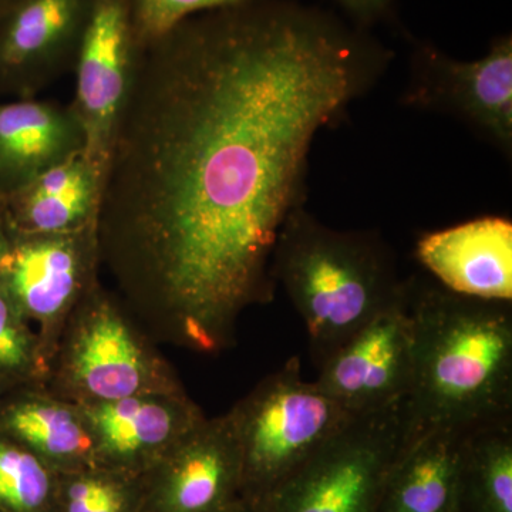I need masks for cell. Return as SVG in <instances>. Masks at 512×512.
<instances>
[{
  "mask_svg": "<svg viewBox=\"0 0 512 512\" xmlns=\"http://www.w3.org/2000/svg\"><path fill=\"white\" fill-rule=\"evenodd\" d=\"M322 10L256 0L200 13L141 49L96 220L99 266L168 342L220 353L272 301V256L303 205L316 134L382 67Z\"/></svg>",
  "mask_w": 512,
  "mask_h": 512,
  "instance_id": "obj_1",
  "label": "cell"
},
{
  "mask_svg": "<svg viewBox=\"0 0 512 512\" xmlns=\"http://www.w3.org/2000/svg\"><path fill=\"white\" fill-rule=\"evenodd\" d=\"M412 436L467 431L512 417L511 302L483 301L410 282Z\"/></svg>",
  "mask_w": 512,
  "mask_h": 512,
  "instance_id": "obj_2",
  "label": "cell"
},
{
  "mask_svg": "<svg viewBox=\"0 0 512 512\" xmlns=\"http://www.w3.org/2000/svg\"><path fill=\"white\" fill-rule=\"evenodd\" d=\"M272 276L305 322L318 367L409 291L379 238L326 227L303 205L282 225Z\"/></svg>",
  "mask_w": 512,
  "mask_h": 512,
  "instance_id": "obj_3",
  "label": "cell"
},
{
  "mask_svg": "<svg viewBox=\"0 0 512 512\" xmlns=\"http://www.w3.org/2000/svg\"><path fill=\"white\" fill-rule=\"evenodd\" d=\"M356 414L302 379L298 357L228 413L241 454L242 503L252 512Z\"/></svg>",
  "mask_w": 512,
  "mask_h": 512,
  "instance_id": "obj_4",
  "label": "cell"
},
{
  "mask_svg": "<svg viewBox=\"0 0 512 512\" xmlns=\"http://www.w3.org/2000/svg\"><path fill=\"white\" fill-rule=\"evenodd\" d=\"M62 336L52 353L56 372L50 373L56 380L50 394L59 399L87 404L184 390L119 299L99 282L76 306Z\"/></svg>",
  "mask_w": 512,
  "mask_h": 512,
  "instance_id": "obj_5",
  "label": "cell"
},
{
  "mask_svg": "<svg viewBox=\"0 0 512 512\" xmlns=\"http://www.w3.org/2000/svg\"><path fill=\"white\" fill-rule=\"evenodd\" d=\"M410 437L406 399L356 414L252 512H377Z\"/></svg>",
  "mask_w": 512,
  "mask_h": 512,
  "instance_id": "obj_6",
  "label": "cell"
},
{
  "mask_svg": "<svg viewBox=\"0 0 512 512\" xmlns=\"http://www.w3.org/2000/svg\"><path fill=\"white\" fill-rule=\"evenodd\" d=\"M96 225L66 234H13L0 286L23 318L39 326L52 359L60 333L76 306L97 284Z\"/></svg>",
  "mask_w": 512,
  "mask_h": 512,
  "instance_id": "obj_7",
  "label": "cell"
},
{
  "mask_svg": "<svg viewBox=\"0 0 512 512\" xmlns=\"http://www.w3.org/2000/svg\"><path fill=\"white\" fill-rule=\"evenodd\" d=\"M141 49L131 0H94L73 70L76 96L72 106L86 134L84 154L103 180Z\"/></svg>",
  "mask_w": 512,
  "mask_h": 512,
  "instance_id": "obj_8",
  "label": "cell"
},
{
  "mask_svg": "<svg viewBox=\"0 0 512 512\" xmlns=\"http://www.w3.org/2000/svg\"><path fill=\"white\" fill-rule=\"evenodd\" d=\"M94 0H10L0 8V101L32 99L73 72Z\"/></svg>",
  "mask_w": 512,
  "mask_h": 512,
  "instance_id": "obj_9",
  "label": "cell"
},
{
  "mask_svg": "<svg viewBox=\"0 0 512 512\" xmlns=\"http://www.w3.org/2000/svg\"><path fill=\"white\" fill-rule=\"evenodd\" d=\"M409 291L319 366L316 386L352 414L386 409L409 394L413 322Z\"/></svg>",
  "mask_w": 512,
  "mask_h": 512,
  "instance_id": "obj_10",
  "label": "cell"
},
{
  "mask_svg": "<svg viewBox=\"0 0 512 512\" xmlns=\"http://www.w3.org/2000/svg\"><path fill=\"white\" fill-rule=\"evenodd\" d=\"M407 103L456 114L505 154L512 148V39L495 40L487 55L458 62L430 47L414 55Z\"/></svg>",
  "mask_w": 512,
  "mask_h": 512,
  "instance_id": "obj_11",
  "label": "cell"
},
{
  "mask_svg": "<svg viewBox=\"0 0 512 512\" xmlns=\"http://www.w3.org/2000/svg\"><path fill=\"white\" fill-rule=\"evenodd\" d=\"M417 258L447 291L512 301V222L483 217L431 232L417 244Z\"/></svg>",
  "mask_w": 512,
  "mask_h": 512,
  "instance_id": "obj_12",
  "label": "cell"
},
{
  "mask_svg": "<svg viewBox=\"0 0 512 512\" xmlns=\"http://www.w3.org/2000/svg\"><path fill=\"white\" fill-rule=\"evenodd\" d=\"M165 463V511L245 512L241 454L228 414L201 421Z\"/></svg>",
  "mask_w": 512,
  "mask_h": 512,
  "instance_id": "obj_13",
  "label": "cell"
},
{
  "mask_svg": "<svg viewBox=\"0 0 512 512\" xmlns=\"http://www.w3.org/2000/svg\"><path fill=\"white\" fill-rule=\"evenodd\" d=\"M77 406L92 429L97 458L111 463L165 456L205 420L184 390Z\"/></svg>",
  "mask_w": 512,
  "mask_h": 512,
  "instance_id": "obj_14",
  "label": "cell"
},
{
  "mask_svg": "<svg viewBox=\"0 0 512 512\" xmlns=\"http://www.w3.org/2000/svg\"><path fill=\"white\" fill-rule=\"evenodd\" d=\"M84 150L86 134L72 103L0 101V200Z\"/></svg>",
  "mask_w": 512,
  "mask_h": 512,
  "instance_id": "obj_15",
  "label": "cell"
},
{
  "mask_svg": "<svg viewBox=\"0 0 512 512\" xmlns=\"http://www.w3.org/2000/svg\"><path fill=\"white\" fill-rule=\"evenodd\" d=\"M101 187L103 178L80 153L0 201L13 234H66L96 225Z\"/></svg>",
  "mask_w": 512,
  "mask_h": 512,
  "instance_id": "obj_16",
  "label": "cell"
},
{
  "mask_svg": "<svg viewBox=\"0 0 512 512\" xmlns=\"http://www.w3.org/2000/svg\"><path fill=\"white\" fill-rule=\"evenodd\" d=\"M466 433L430 430L407 441L377 512H458Z\"/></svg>",
  "mask_w": 512,
  "mask_h": 512,
  "instance_id": "obj_17",
  "label": "cell"
},
{
  "mask_svg": "<svg viewBox=\"0 0 512 512\" xmlns=\"http://www.w3.org/2000/svg\"><path fill=\"white\" fill-rule=\"evenodd\" d=\"M0 431L45 463L97 458L96 440L77 404L49 392L26 393L0 412Z\"/></svg>",
  "mask_w": 512,
  "mask_h": 512,
  "instance_id": "obj_18",
  "label": "cell"
},
{
  "mask_svg": "<svg viewBox=\"0 0 512 512\" xmlns=\"http://www.w3.org/2000/svg\"><path fill=\"white\" fill-rule=\"evenodd\" d=\"M458 512H512V417L467 431Z\"/></svg>",
  "mask_w": 512,
  "mask_h": 512,
  "instance_id": "obj_19",
  "label": "cell"
},
{
  "mask_svg": "<svg viewBox=\"0 0 512 512\" xmlns=\"http://www.w3.org/2000/svg\"><path fill=\"white\" fill-rule=\"evenodd\" d=\"M49 466L0 431V507L9 512H40L52 497Z\"/></svg>",
  "mask_w": 512,
  "mask_h": 512,
  "instance_id": "obj_20",
  "label": "cell"
},
{
  "mask_svg": "<svg viewBox=\"0 0 512 512\" xmlns=\"http://www.w3.org/2000/svg\"><path fill=\"white\" fill-rule=\"evenodd\" d=\"M49 367L39 336L0 286V380L39 382L47 379Z\"/></svg>",
  "mask_w": 512,
  "mask_h": 512,
  "instance_id": "obj_21",
  "label": "cell"
},
{
  "mask_svg": "<svg viewBox=\"0 0 512 512\" xmlns=\"http://www.w3.org/2000/svg\"><path fill=\"white\" fill-rule=\"evenodd\" d=\"M251 2L256 0H131L138 45H148L191 16Z\"/></svg>",
  "mask_w": 512,
  "mask_h": 512,
  "instance_id": "obj_22",
  "label": "cell"
},
{
  "mask_svg": "<svg viewBox=\"0 0 512 512\" xmlns=\"http://www.w3.org/2000/svg\"><path fill=\"white\" fill-rule=\"evenodd\" d=\"M126 507V491L109 477L80 476L67 485L64 512H124Z\"/></svg>",
  "mask_w": 512,
  "mask_h": 512,
  "instance_id": "obj_23",
  "label": "cell"
},
{
  "mask_svg": "<svg viewBox=\"0 0 512 512\" xmlns=\"http://www.w3.org/2000/svg\"><path fill=\"white\" fill-rule=\"evenodd\" d=\"M346 12L360 23L380 19L390 9L393 0H335Z\"/></svg>",
  "mask_w": 512,
  "mask_h": 512,
  "instance_id": "obj_24",
  "label": "cell"
},
{
  "mask_svg": "<svg viewBox=\"0 0 512 512\" xmlns=\"http://www.w3.org/2000/svg\"><path fill=\"white\" fill-rule=\"evenodd\" d=\"M10 242H12V231H10L8 220H6L2 201H0V272H2L3 262H5L6 254H8Z\"/></svg>",
  "mask_w": 512,
  "mask_h": 512,
  "instance_id": "obj_25",
  "label": "cell"
},
{
  "mask_svg": "<svg viewBox=\"0 0 512 512\" xmlns=\"http://www.w3.org/2000/svg\"><path fill=\"white\" fill-rule=\"evenodd\" d=\"M10 0H0V8H3V6L8 5Z\"/></svg>",
  "mask_w": 512,
  "mask_h": 512,
  "instance_id": "obj_26",
  "label": "cell"
},
{
  "mask_svg": "<svg viewBox=\"0 0 512 512\" xmlns=\"http://www.w3.org/2000/svg\"><path fill=\"white\" fill-rule=\"evenodd\" d=\"M0 383H3L2 380H0Z\"/></svg>",
  "mask_w": 512,
  "mask_h": 512,
  "instance_id": "obj_27",
  "label": "cell"
}]
</instances>
